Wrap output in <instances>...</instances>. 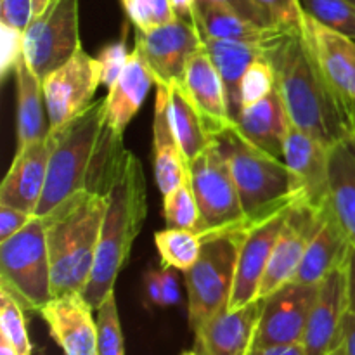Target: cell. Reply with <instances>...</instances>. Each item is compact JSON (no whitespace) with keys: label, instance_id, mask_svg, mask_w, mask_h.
I'll list each match as a JSON object with an SVG mask.
<instances>
[{"label":"cell","instance_id":"obj_28","mask_svg":"<svg viewBox=\"0 0 355 355\" xmlns=\"http://www.w3.org/2000/svg\"><path fill=\"white\" fill-rule=\"evenodd\" d=\"M17 148L42 141L51 134V118L44 96L42 78L23 58L17 62Z\"/></svg>","mask_w":355,"mask_h":355},{"label":"cell","instance_id":"obj_5","mask_svg":"<svg viewBox=\"0 0 355 355\" xmlns=\"http://www.w3.org/2000/svg\"><path fill=\"white\" fill-rule=\"evenodd\" d=\"M224 151L250 222L300 203L297 179L284 163L253 146L239 128L231 125L215 135Z\"/></svg>","mask_w":355,"mask_h":355},{"label":"cell","instance_id":"obj_54","mask_svg":"<svg viewBox=\"0 0 355 355\" xmlns=\"http://www.w3.org/2000/svg\"><path fill=\"white\" fill-rule=\"evenodd\" d=\"M352 2H354V3H355V0H352Z\"/></svg>","mask_w":355,"mask_h":355},{"label":"cell","instance_id":"obj_50","mask_svg":"<svg viewBox=\"0 0 355 355\" xmlns=\"http://www.w3.org/2000/svg\"><path fill=\"white\" fill-rule=\"evenodd\" d=\"M0 355H19V354H17V350L14 349V347L10 345L3 336H0Z\"/></svg>","mask_w":355,"mask_h":355},{"label":"cell","instance_id":"obj_7","mask_svg":"<svg viewBox=\"0 0 355 355\" xmlns=\"http://www.w3.org/2000/svg\"><path fill=\"white\" fill-rule=\"evenodd\" d=\"M245 229L201 236L203 248L200 259L184 272L189 300V324L193 331L227 309L234 286L239 243Z\"/></svg>","mask_w":355,"mask_h":355},{"label":"cell","instance_id":"obj_53","mask_svg":"<svg viewBox=\"0 0 355 355\" xmlns=\"http://www.w3.org/2000/svg\"><path fill=\"white\" fill-rule=\"evenodd\" d=\"M182 355H200L196 352V350H191V352H186V354H182Z\"/></svg>","mask_w":355,"mask_h":355},{"label":"cell","instance_id":"obj_43","mask_svg":"<svg viewBox=\"0 0 355 355\" xmlns=\"http://www.w3.org/2000/svg\"><path fill=\"white\" fill-rule=\"evenodd\" d=\"M33 217L35 215L28 214V211L0 205V241H6V239L17 234L24 225L30 224Z\"/></svg>","mask_w":355,"mask_h":355},{"label":"cell","instance_id":"obj_30","mask_svg":"<svg viewBox=\"0 0 355 355\" xmlns=\"http://www.w3.org/2000/svg\"><path fill=\"white\" fill-rule=\"evenodd\" d=\"M163 87L168 96V114L173 134L179 141L187 163H191L215 141V137L205 125L200 111L187 96L182 83L173 82Z\"/></svg>","mask_w":355,"mask_h":355},{"label":"cell","instance_id":"obj_52","mask_svg":"<svg viewBox=\"0 0 355 355\" xmlns=\"http://www.w3.org/2000/svg\"><path fill=\"white\" fill-rule=\"evenodd\" d=\"M328 355H347V352H345V349H343V345H340L338 349H335L333 352H329Z\"/></svg>","mask_w":355,"mask_h":355},{"label":"cell","instance_id":"obj_48","mask_svg":"<svg viewBox=\"0 0 355 355\" xmlns=\"http://www.w3.org/2000/svg\"><path fill=\"white\" fill-rule=\"evenodd\" d=\"M347 297H349V312L355 314V248L347 260Z\"/></svg>","mask_w":355,"mask_h":355},{"label":"cell","instance_id":"obj_26","mask_svg":"<svg viewBox=\"0 0 355 355\" xmlns=\"http://www.w3.org/2000/svg\"><path fill=\"white\" fill-rule=\"evenodd\" d=\"M203 49L217 68L222 82H224L225 96H227L229 113L232 121L241 113V80L246 69L255 59L267 55L270 45L248 44V42L217 40V38H201ZM277 40V38H276Z\"/></svg>","mask_w":355,"mask_h":355},{"label":"cell","instance_id":"obj_10","mask_svg":"<svg viewBox=\"0 0 355 355\" xmlns=\"http://www.w3.org/2000/svg\"><path fill=\"white\" fill-rule=\"evenodd\" d=\"M42 85L51 127H62L94 103V94L101 85L99 61L80 47L71 59L49 73Z\"/></svg>","mask_w":355,"mask_h":355},{"label":"cell","instance_id":"obj_14","mask_svg":"<svg viewBox=\"0 0 355 355\" xmlns=\"http://www.w3.org/2000/svg\"><path fill=\"white\" fill-rule=\"evenodd\" d=\"M319 215L321 210H314L305 203H297L291 208L263 274L259 300L293 279L318 227Z\"/></svg>","mask_w":355,"mask_h":355},{"label":"cell","instance_id":"obj_27","mask_svg":"<svg viewBox=\"0 0 355 355\" xmlns=\"http://www.w3.org/2000/svg\"><path fill=\"white\" fill-rule=\"evenodd\" d=\"M193 23L196 24L201 38L248 42V44L260 45H270L286 31V28L281 26H259L232 10L201 0L196 2Z\"/></svg>","mask_w":355,"mask_h":355},{"label":"cell","instance_id":"obj_25","mask_svg":"<svg viewBox=\"0 0 355 355\" xmlns=\"http://www.w3.org/2000/svg\"><path fill=\"white\" fill-rule=\"evenodd\" d=\"M153 83H156L155 75L146 64L141 52L134 47L123 71L111 89H107V96L104 97L107 120L114 130L123 134L132 118L141 110Z\"/></svg>","mask_w":355,"mask_h":355},{"label":"cell","instance_id":"obj_15","mask_svg":"<svg viewBox=\"0 0 355 355\" xmlns=\"http://www.w3.org/2000/svg\"><path fill=\"white\" fill-rule=\"evenodd\" d=\"M284 163L297 179L300 203L314 210H322L329 203V148L291 127L284 142Z\"/></svg>","mask_w":355,"mask_h":355},{"label":"cell","instance_id":"obj_45","mask_svg":"<svg viewBox=\"0 0 355 355\" xmlns=\"http://www.w3.org/2000/svg\"><path fill=\"white\" fill-rule=\"evenodd\" d=\"M144 286L148 300L153 305L163 307V291H162V279H159V269H153L146 272L144 277Z\"/></svg>","mask_w":355,"mask_h":355},{"label":"cell","instance_id":"obj_49","mask_svg":"<svg viewBox=\"0 0 355 355\" xmlns=\"http://www.w3.org/2000/svg\"><path fill=\"white\" fill-rule=\"evenodd\" d=\"M196 2L198 0H172V6H173V9H175L177 17L193 21L194 9H196Z\"/></svg>","mask_w":355,"mask_h":355},{"label":"cell","instance_id":"obj_23","mask_svg":"<svg viewBox=\"0 0 355 355\" xmlns=\"http://www.w3.org/2000/svg\"><path fill=\"white\" fill-rule=\"evenodd\" d=\"M236 127L253 146L274 158L283 159L284 142L293 123L277 87L259 103L243 107Z\"/></svg>","mask_w":355,"mask_h":355},{"label":"cell","instance_id":"obj_38","mask_svg":"<svg viewBox=\"0 0 355 355\" xmlns=\"http://www.w3.org/2000/svg\"><path fill=\"white\" fill-rule=\"evenodd\" d=\"M270 16L276 26L286 30H300L304 26L305 14L300 0H255Z\"/></svg>","mask_w":355,"mask_h":355},{"label":"cell","instance_id":"obj_41","mask_svg":"<svg viewBox=\"0 0 355 355\" xmlns=\"http://www.w3.org/2000/svg\"><path fill=\"white\" fill-rule=\"evenodd\" d=\"M33 19V0H0V23L24 31Z\"/></svg>","mask_w":355,"mask_h":355},{"label":"cell","instance_id":"obj_34","mask_svg":"<svg viewBox=\"0 0 355 355\" xmlns=\"http://www.w3.org/2000/svg\"><path fill=\"white\" fill-rule=\"evenodd\" d=\"M23 311V305L0 288V336H3L19 355H31Z\"/></svg>","mask_w":355,"mask_h":355},{"label":"cell","instance_id":"obj_21","mask_svg":"<svg viewBox=\"0 0 355 355\" xmlns=\"http://www.w3.org/2000/svg\"><path fill=\"white\" fill-rule=\"evenodd\" d=\"M180 83L214 137L234 125L229 113L224 82L203 47L189 59Z\"/></svg>","mask_w":355,"mask_h":355},{"label":"cell","instance_id":"obj_24","mask_svg":"<svg viewBox=\"0 0 355 355\" xmlns=\"http://www.w3.org/2000/svg\"><path fill=\"white\" fill-rule=\"evenodd\" d=\"M153 146H155V175L162 194H168L191 179L189 163L173 134L168 114V96L163 85H156L155 118H153Z\"/></svg>","mask_w":355,"mask_h":355},{"label":"cell","instance_id":"obj_44","mask_svg":"<svg viewBox=\"0 0 355 355\" xmlns=\"http://www.w3.org/2000/svg\"><path fill=\"white\" fill-rule=\"evenodd\" d=\"M159 279H162V291H163V307H172L177 305L180 300L179 281H177L175 269L172 267H162L159 269Z\"/></svg>","mask_w":355,"mask_h":355},{"label":"cell","instance_id":"obj_17","mask_svg":"<svg viewBox=\"0 0 355 355\" xmlns=\"http://www.w3.org/2000/svg\"><path fill=\"white\" fill-rule=\"evenodd\" d=\"M52 135L17 148L10 168L0 186V205L35 215L47 184Z\"/></svg>","mask_w":355,"mask_h":355},{"label":"cell","instance_id":"obj_51","mask_svg":"<svg viewBox=\"0 0 355 355\" xmlns=\"http://www.w3.org/2000/svg\"><path fill=\"white\" fill-rule=\"evenodd\" d=\"M49 3H51V0H33V16L44 12L49 7Z\"/></svg>","mask_w":355,"mask_h":355},{"label":"cell","instance_id":"obj_13","mask_svg":"<svg viewBox=\"0 0 355 355\" xmlns=\"http://www.w3.org/2000/svg\"><path fill=\"white\" fill-rule=\"evenodd\" d=\"M201 47L196 24L182 17L149 31H135V49L155 75L156 85L182 82L187 62Z\"/></svg>","mask_w":355,"mask_h":355},{"label":"cell","instance_id":"obj_32","mask_svg":"<svg viewBox=\"0 0 355 355\" xmlns=\"http://www.w3.org/2000/svg\"><path fill=\"white\" fill-rule=\"evenodd\" d=\"M163 215L168 227L187 229L200 234L203 222L191 179L163 196Z\"/></svg>","mask_w":355,"mask_h":355},{"label":"cell","instance_id":"obj_11","mask_svg":"<svg viewBox=\"0 0 355 355\" xmlns=\"http://www.w3.org/2000/svg\"><path fill=\"white\" fill-rule=\"evenodd\" d=\"M319 293V284L290 283L262 300L259 329L253 349L284 343H302L309 318Z\"/></svg>","mask_w":355,"mask_h":355},{"label":"cell","instance_id":"obj_4","mask_svg":"<svg viewBox=\"0 0 355 355\" xmlns=\"http://www.w3.org/2000/svg\"><path fill=\"white\" fill-rule=\"evenodd\" d=\"M107 196L78 193L44 218L52 266V295L82 293L92 276Z\"/></svg>","mask_w":355,"mask_h":355},{"label":"cell","instance_id":"obj_12","mask_svg":"<svg viewBox=\"0 0 355 355\" xmlns=\"http://www.w3.org/2000/svg\"><path fill=\"white\" fill-rule=\"evenodd\" d=\"M295 205L283 208L276 214L267 215L260 220L252 222L245 229L241 243H239L234 286H232L227 309L234 311V309H241L259 300L260 284H262L263 274H266L269 260L272 257L274 246H276L284 222Z\"/></svg>","mask_w":355,"mask_h":355},{"label":"cell","instance_id":"obj_20","mask_svg":"<svg viewBox=\"0 0 355 355\" xmlns=\"http://www.w3.org/2000/svg\"><path fill=\"white\" fill-rule=\"evenodd\" d=\"M305 40L311 45L326 78L336 90L355 104V40L324 26L305 14Z\"/></svg>","mask_w":355,"mask_h":355},{"label":"cell","instance_id":"obj_1","mask_svg":"<svg viewBox=\"0 0 355 355\" xmlns=\"http://www.w3.org/2000/svg\"><path fill=\"white\" fill-rule=\"evenodd\" d=\"M51 135L54 144L37 217H45L78 193L106 194L127 153L123 134L107 120L106 99L94 101L71 121L52 128Z\"/></svg>","mask_w":355,"mask_h":355},{"label":"cell","instance_id":"obj_39","mask_svg":"<svg viewBox=\"0 0 355 355\" xmlns=\"http://www.w3.org/2000/svg\"><path fill=\"white\" fill-rule=\"evenodd\" d=\"M128 58H130V52H128L125 40H118L106 45L97 58L101 68V85H106L107 89H111V85L116 82L120 73L123 71Z\"/></svg>","mask_w":355,"mask_h":355},{"label":"cell","instance_id":"obj_31","mask_svg":"<svg viewBox=\"0 0 355 355\" xmlns=\"http://www.w3.org/2000/svg\"><path fill=\"white\" fill-rule=\"evenodd\" d=\"M155 241L163 267H172L182 272L189 270L196 263L203 248L201 236L187 229L166 227L156 232Z\"/></svg>","mask_w":355,"mask_h":355},{"label":"cell","instance_id":"obj_35","mask_svg":"<svg viewBox=\"0 0 355 355\" xmlns=\"http://www.w3.org/2000/svg\"><path fill=\"white\" fill-rule=\"evenodd\" d=\"M97 355H125L114 291L97 309Z\"/></svg>","mask_w":355,"mask_h":355},{"label":"cell","instance_id":"obj_40","mask_svg":"<svg viewBox=\"0 0 355 355\" xmlns=\"http://www.w3.org/2000/svg\"><path fill=\"white\" fill-rule=\"evenodd\" d=\"M0 31H2V61H0V69L2 76H6L9 71H14L23 58V31L16 28L6 26L0 23Z\"/></svg>","mask_w":355,"mask_h":355},{"label":"cell","instance_id":"obj_6","mask_svg":"<svg viewBox=\"0 0 355 355\" xmlns=\"http://www.w3.org/2000/svg\"><path fill=\"white\" fill-rule=\"evenodd\" d=\"M0 284L23 309L40 312L52 295V266L44 218L35 215L12 238L0 241Z\"/></svg>","mask_w":355,"mask_h":355},{"label":"cell","instance_id":"obj_33","mask_svg":"<svg viewBox=\"0 0 355 355\" xmlns=\"http://www.w3.org/2000/svg\"><path fill=\"white\" fill-rule=\"evenodd\" d=\"M304 14L355 40V3L352 0H300Z\"/></svg>","mask_w":355,"mask_h":355},{"label":"cell","instance_id":"obj_36","mask_svg":"<svg viewBox=\"0 0 355 355\" xmlns=\"http://www.w3.org/2000/svg\"><path fill=\"white\" fill-rule=\"evenodd\" d=\"M276 69H274L269 55L255 59L241 80V106L246 107L250 104L259 103L260 99L269 96L272 90H276Z\"/></svg>","mask_w":355,"mask_h":355},{"label":"cell","instance_id":"obj_29","mask_svg":"<svg viewBox=\"0 0 355 355\" xmlns=\"http://www.w3.org/2000/svg\"><path fill=\"white\" fill-rule=\"evenodd\" d=\"M329 208L355 248V139L329 149Z\"/></svg>","mask_w":355,"mask_h":355},{"label":"cell","instance_id":"obj_37","mask_svg":"<svg viewBox=\"0 0 355 355\" xmlns=\"http://www.w3.org/2000/svg\"><path fill=\"white\" fill-rule=\"evenodd\" d=\"M135 30L149 31L177 19L172 0H121Z\"/></svg>","mask_w":355,"mask_h":355},{"label":"cell","instance_id":"obj_42","mask_svg":"<svg viewBox=\"0 0 355 355\" xmlns=\"http://www.w3.org/2000/svg\"><path fill=\"white\" fill-rule=\"evenodd\" d=\"M201 2L214 3V6L232 10V12L239 14V16L245 17L250 23L259 24V26H276L269 14L255 0H201Z\"/></svg>","mask_w":355,"mask_h":355},{"label":"cell","instance_id":"obj_8","mask_svg":"<svg viewBox=\"0 0 355 355\" xmlns=\"http://www.w3.org/2000/svg\"><path fill=\"white\" fill-rule=\"evenodd\" d=\"M189 173L203 222L200 236L241 231L252 224L243 210L231 166L217 139L189 163Z\"/></svg>","mask_w":355,"mask_h":355},{"label":"cell","instance_id":"obj_9","mask_svg":"<svg viewBox=\"0 0 355 355\" xmlns=\"http://www.w3.org/2000/svg\"><path fill=\"white\" fill-rule=\"evenodd\" d=\"M80 0H51L23 31V54L42 80L64 64L82 47L78 31Z\"/></svg>","mask_w":355,"mask_h":355},{"label":"cell","instance_id":"obj_19","mask_svg":"<svg viewBox=\"0 0 355 355\" xmlns=\"http://www.w3.org/2000/svg\"><path fill=\"white\" fill-rule=\"evenodd\" d=\"M262 300L241 309H224L194 331L200 355H248L255 343Z\"/></svg>","mask_w":355,"mask_h":355},{"label":"cell","instance_id":"obj_18","mask_svg":"<svg viewBox=\"0 0 355 355\" xmlns=\"http://www.w3.org/2000/svg\"><path fill=\"white\" fill-rule=\"evenodd\" d=\"M82 293L54 297L38 314L64 355H97V321Z\"/></svg>","mask_w":355,"mask_h":355},{"label":"cell","instance_id":"obj_3","mask_svg":"<svg viewBox=\"0 0 355 355\" xmlns=\"http://www.w3.org/2000/svg\"><path fill=\"white\" fill-rule=\"evenodd\" d=\"M107 207L101 229L92 276L82 295L94 311L114 291L118 274L130 259L132 246L141 234L148 215V187L144 170L134 153L127 149L110 187Z\"/></svg>","mask_w":355,"mask_h":355},{"label":"cell","instance_id":"obj_16","mask_svg":"<svg viewBox=\"0 0 355 355\" xmlns=\"http://www.w3.org/2000/svg\"><path fill=\"white\" fill-rule=\"evenodd\" d=\"M349 312L347 263L329 274L321 284L304 336L307 355H328L342 345L343 319Z\"/></svg>","mask_w":355,"mask_h":355},{"label":"cell","instance_id":"obj_22","mask_svg":"<svg viewBox=\"0 0 355 355\" xmlns=\"http://www.w3.org/2000/svg\"><path fill=\"white\" fill-rule=\"evenodd\" d=\"M352 248L328 203V207L321 210L314 236L291 281L300 284H321L329 274L345 266Z\"/></svg>","mask_w":355,"mask_h":355},{"label":"cell","instance_id":"obj_46","mask_svg":"<svg viewBox=\"0 0 355 355\" xmlns=\"http://www.w3.org/2000/svg\"><path fill=\"white\" fill-rule=\"evenodd\" d=\"M248 355H307L304 343H284V345H269L252 349Z\"/></svg>","mask_w":355,"mask_h":355},{"label":"cell","instance_id":"obj_47","mask_svg":"<svg viewBox=\"0 0 355 355\" xmlns=\"http://www.w3.org/2000/svg\"><path fill=\"white\" fill-rule=\"evenodd\" d=\"M342 345L347 355H355V314L352 312H347L345 319H343Z\"/></svg>","mask_w":355,"mask_h":355},{"label":"cell","instance_id":"obj_2","mask_svg":"<svg viewBox=\"0 0 355 355\" xmlns=\"http://www.w3.org/2000/svg\"><path fill=\"white\" fill-rule=\"evenodd\" d=\"M267 55L293 127L329 149L355 139V104L326 78L302 28L284 31L270 44Z\"/></svg>","mask_w":355,"mask_h":355}]
</instances>
